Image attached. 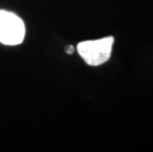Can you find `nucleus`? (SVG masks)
Returning <instances> with one entry per match:
<instances>
[{
    "instance_id": "obj_1",
    "label": "nucleus",
    "mask_w": 153,
    "mask_h": 152,
    "mask_svg": "<svg viewBox=\"0 0 153 152\" xmlns=\"http://www.w3.org/2000/svg\"><path fill=\"white\" fill-rule=\"evenodd\" d=\"M114 41L113 37H106L99 40L81 42L77 44V51L88 65L98 66L110 59Z\"/></svg>"
},
{
    "instance_id": "obj_3",
    "label": "nucleus",
    "mask_w": 153,
    "mask_h": 152,
    "mask_svg": "<svg viewBox=\"0 0 153 152\" xmlns=\"http://www.w3.org/2000/svg\"><path fill=\"white\" fill-rule=\"evenodd\" d=\"M66 53H68V54H71L73 53V47L72 46H69L68 47V48H67V50H66Z\"/></svg>"
},
{
    "instance_id": "obj_2",
    "label": "nucleus",
    "mask_w": 153,
    "mask_h": 152,
    "mask_svg": "<svg viewBox=\"0 0 153 152\" xmlns=\"http://www.w3.org/2000/svg\"><path fill=\"white\" fill-rule=\"evenodd\" d=\"M25 24L12 12L0 10V43L6 46H17L25 38Z\"/></svg>"
}]
</instances>
